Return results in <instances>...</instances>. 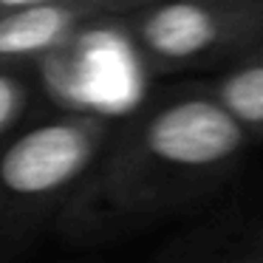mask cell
<instances>
[{"label": "cell", "instance_id": "obj_1", "mask_svg": "<svg viewBox=\"0 0 263 263\" xmlns=\"http://www.w3.org/2000/svg\"><path fill=\"white\" fill-rule=\"evenodd\" d=\"M249 144L252 136L204 88L156 99L114 125L57 229L74 243L119 240L223 187Z\"/></svg>", "mask_w": 263, "mask_h": 263}, {"label": "cell", "instance_id": "obj_2", "mask_svg": "<svg viewBox=\"0 0 263 263\" xmlns=\"http://www.w3.org/2000/svg\"><path fill=\"white\" fill-rule=\"evenodd\" d=\"M114 119L68 110L0 139V255L23 249L102 156Z\"/></svg>", "mask_w": 263, "mask_h": 263}, {"label": "cell", "instance_id": "obj_3", "mask_svg": "<svg viewBox=\"0 0 263 263\" xmlns=\"http://www.w3.org/2000/svg\"><path fill=\"white\" fill-rule=\"evenodd\" d=\"M114 20L161 74L221 71L263 40V0H170Z\"/></svg>", "mask_w": 263, "mask_h": 263}, {"label": "cell", "instance_id": "obj_4", "mask_svg": "<svg viewBox=\"0 0 263 263\" xmlns=\"http://www.w3.org/2000/svg\"><path fill=\"white\" fill-rule=\"evenodd\" d=\"M93 0L43 3L0 14V68L26 71L40 60L54 57L99 20Z\"/></svg>", "mask_w": 263, "mask_h": 263}, {"label": "cell", "instance_id": "obj_5", "mask_svg": "<svg viewBox=\"0 0 263 263\" xmlns=\"http://www.w3.org/2000/svg\"><path fill=\"white\" fill-rule=\"evenodd\" d=\"M159 263H263V204L227 212L181 235Z\"/></svg>", "mask_w": 263, "mask_h": 263}, {"label": "cell", "instance_id": "obj_6", "mask_svg": "<svg viewBox=\"0 0 263 263\" xmlns=\"http://www.w3.org/2000/svg\"><path fill=\"white\" fill-rule=\"evenodd\" d=\"M252 139H263V40L201 85Z\"/></svg>", "mask_w": 263, "mask_h": 263}, {"label": "cell", "instance_id": "obj_7", "mask_svg": "<svg viewBox=\"0 0 263 263\" xmlns=\"http://www.w3.org/2000/svg\"><path fill=\"white\" fill-rule=\"evenodd\" d=\"M31 82L26 71L0 68V139L17 130L31 105Z\"/></svg>", "mask_w": 263, "mask_h": 263}, {"label": "cell", "instance_id": "obj_8", "mask_svg": "<svg viewBox=\"0 0 263 263\" xmlns=\"http://www.w3.org/2000/svg\"><path fill=\"white\" fill-rule=\"evenodd\" d=\"M156 3H170V0H97V9L102 17H122L127 12H136L144 6H156Z\"/></svg>", "mask_w": 263, "mask_h": 263}, {"label": "cell", "instance_id": "obj_9", "mask_svg": "<svg viewBox=\"0 0 263 263\" xmlns=\"http://www.w3.org/2000/svg\"><path fill=\"white\" fill-rule=\"evenodd\" d=\"M43 3H68V0H0V14L3 12H17L29 6H43ZM97 3V0H93Z\"/></svg>", "mask_w": 263, "mask_h": 263}]
</instances>
